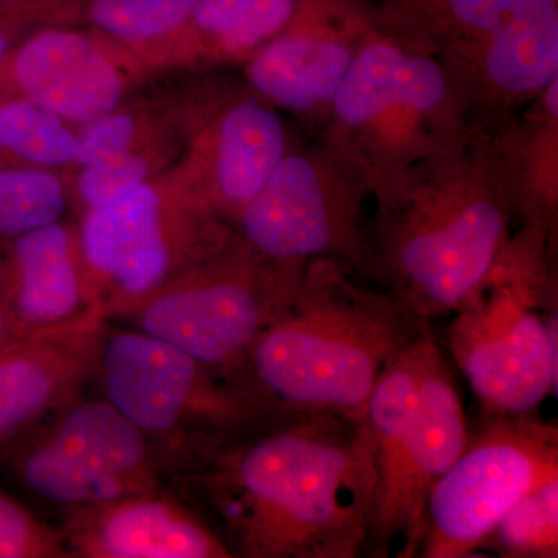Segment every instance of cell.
<instances>
[{
  "label": "cell",
  "instance_id": "8",
  "mask_svg": "<svg viewBox=\"0 0 558 558\" xmlns=\"http://www.w3.org/2000/svg\"><path fill=\"white\" fill-rule=\"evenodd\" d=\"M76 219L95 310L112 322L234 240L185 156Z\"/></svg>",
  "mask_w": 558,
  "mask_h": 558
},
{
  "label": "cell",
  "instance_id": "19",
  "mask_svg": "<svg viewBox=\"0 0 558 558\" xmlns=\"http://www.w3.org/2000/svg\"><path fill=\"white\" fill-rule=\"evenodd\" d=\"M0 300L27 336L100 317L76 219L39 227L0 247Z\"/></svg>",
  "mask_w": 558,
  "mask_h": 558
},
{
  "label": "cell",
  "instance_id": "4",
  "mask_svg": "<svg viewBox=\"0 0 558 558\" xmlns=\"http://www.w3.org/2000/svg\"><path fill=\"white\" fill-rule=\"evenodd\" d=\"M92 384L153 444L171 487L223 447L301 414L250 381L220 376L156 337L110 322Z\"/></svg>",
  "mask_w": 558,
  "mask_h": 558
},
{
  "label": "cell",
  "instance_id": "16",
  "mask_svg": "<svg viewBox=\"0 0 558 558\" xmlns=\"http://www.w3.org/2000/svg\"><path fill=\"white\" fill-rule=\"evenodd\" d=\"M472 130L495 134L558 78V3L438 58Z\"/></svg>",
  "mask_w": 558,
  "mask_h": 558
},
{
  "label": "cell",
  "instance_id": "10",
  "mask_svg": "<svg viewBox=\"0 0 558 558\" xmlns=\"http://www.w3.org/2000/svg\"><path fill=\"white\" fill-rule=\"evenodd\" d=\"M0 475L62 513L171 486L146 436L108 399L86 392L7 447Z\"/></svg>",
  "mask_w": 558,
  "mask_h": 558
},
{
  "label": "cell",
  "instance_id": "15",
  "mask_svg": "<svg viewBox=\"0 0 558 558\" xmlns=\"http://www.w3.org/2000/svg\"><path fill=\"white\" fill-rule=\"evenodd\" d=\"M143 76L123 47L75 25L38 28L0 60L3 98L38 102L72 126L119 108Z\"/></svg>",
  "mask_w": 558,
  "mask_h": 558
},
{
  "label": "cell",
  "instance_id": "6",
  "mask_svg": "<svg viewBox=\"0 0 558 558\" xmlns=\"http://www.w3.org/2000/svg\"><path fill=\"white\" fill-rule=\"evenodd\" d=\"M363 421L376 468L366 553L385 558L399 546L398 557H418L429 492L470 436L453 373L429 329L384 371Z\"/></svg>",
  "mask_w": 558,
  "mask_h": 558
},
{
  "label": "cell",
  "instance_id": "14",
  "mask_svg": "<svg viewBox=\"0 0 558 558\" xmlns=\"http://www.w3.org/2000/svg\"><path fill=\"white\" fill-rule=\"evenodd\" d=\"M373 16L365 0H299L289 24L242 64L245 84L279 112L325 126Z\"/></svg>",
  "mask_w": 558,
  "mask_h": 558
},
{
  "label": "cell",
  "instance_id": "12",
  "mask_svg": "<svg viewBox=\"0 0 558 558\" xmlns=\"http://www.w3.org/2000/svg\"><path fill=\"white\" fill-rule=\"evenodd\" d=\"M365 197L362 182L322 143L311 149L292 146L231 227L266 258L288 264L339 259L365 277Z\"/></svg>",
  "mask_w": 558,
  "mask_h": 558
},
{
  "label": "cell",
  "instance_id": "24",
  "mask_svg": "<svg viewBox=\"0 0 558 558\" xmlns=\"http://www.w3.org/2000/svg\"><path fill=\"white\" fill-rule=\"evenodd\" d=\"M197 0H83L81 24L132 58L163 43L189 20Z\"/></svg>",
  "mask_w": 558,
  "mask_h": 558
},
{
  "label": "cell",
  "instance_id": "17",
  "mask_svg": "<svg viewBox=\"0 0 558 558\" xmlns=\"http://www.w3.org/2000/svg\"><path fill=\"white\" fill-rule=\"evenodd\" d=\"M70 557L233 558L215 527L171 486L62 513Z\"/></svg>",
  "mask_w": 558,
  "mask_h": 558
},
{
  "label": "cell",
  "instance_id": "20",
  "mask_svg": "<svg viewBox=\"0 0 558 558\" xmlns=\"http://www.w3.org/2000/svg\"><path fill=\"white\" fill-rule=\"evenodd\" d=\"M299 0H197L174 35L134 58L145 75L154 70L244 64L278 35Z\"/></svg>",
  "mask_w": 558,
  "mask_h": 558
},
{
  "label": "cell",
  "instance_id": "3",
  "mask_svg": "<svg viewBox=\"0 0 558 558\" xmlns=\"http://www.w3.org/2000/svg\"><path fill=\"white\" fill-rule=\"evenodd\" d=\"M428 329L348 264L312 259L288 310L253 344L247 379L292 413L362 418L384 371Z\"/></svg>",
  "mask_w": 558,
  "mask_h": 558
},
{
  "label": "cell",
  "instance_id": "26",
  "mask_svg": "<svg viewBox=\"0 0 558 558\" xmlns=\"http://www.w3.org/2000/svg\"><path fill=\"white\" fill-rule=\"evenodd\" d=\"M481 550L505 558H557L558 478L515 502L488 534Z\"/></svg>",
  "mask_w": 558,
  "mask_h": 558
},
{
  "label": "cell",
  "instance_id": "11",
  "mask_svg": "<svg viewBox=\"0 0 558 558\" xmlns=\"http://www.w3.org/2000/svg\"><path fill=\"white\" fill-rule=\"evenodd\" d=\"M558 478V428L535 414L481 417L429 492L418 557L465 558L524 495Z\"/></svg>",
  "mask_w": 558,
  "mask_h": 558
},
{
  "label": "cell",
  "instance_id": "21",
  "mask_svg": "<svg viewBox=\"0 0 558 558\" xmlns=\"http://www.w3.org/2000/svg\"><path fill=\"white\" fill-rule=\"evenodd\" d=\"M558 0H379L381 21L436 58L465 49Z\"/></svg>",
  "mask_w": 558,
  "mask_h": 558
},
{
  "label": "cell",
  "instance_id": "1",
  "mask_svg": "<svg viewBox=\"0 0 558 558\" xmlns=\"http://www.w3.org/2000/svg\"><path fill=\"white\" fill-rule=\"evenodd\" d=\"M172 488L233 557L355 558L368 542L373 442L363 417L301 413L223 447Z\"/></svg>",
  "mask_w": 558,
  "mask_h": 558
},
{
  "label": "cell",
  "instance_id": "30",
  "mask_svg": "<svg viewBox=\"0 0 558 558\" xmlns=\"http://www.w3.org/2000/svg\"><path fill=\"white\" fill-rule=\"evenodd\" d=\"M0 98H3L2 92H0Z\"/></svg>",
  "mask_w": 558,
  "mask_h": 558
},
{
  "label": "cell",
  "instance_id": "23",
  "mask_svg": "<svg viewBox=\"0 0 558 558\" xmlns=\"http://www.w3.org/2000/svg\"><path fill=\"white\" fill-rule=\"evenodd\" d=\"M185 138L154 143L70 171V209L75 218L126 196L185 156Z\"/></svg>",
  "mask_w": 558,
  "mask_h": 558
},
{
  "label": "cell",
  "instance_id": "7",
  "mask_svg": "<svg viewBox=\"0 0 558 558\" xmlns=\"http://www.w3.org/2000/svg\"><path fill=\"white\" fill-rule=\"evenodd\" d=\"M553 242L513 234L486 284L453 312L449 347L481 417L526 416L557 396V288Z\"/></svg>",
  "mask_w": 558,
  "mask_h": 558
},
{
  "label": "cell",
  "instance_id": "22",
  "mask_svg": "<svg viewBox=\"0 0 558 558\" xmlns=\"http://www.w3.org/2000/svg\"><path fill=\"white\" fill-rule=\"evenodd\" d=\"M78 137L72 124L22 97L0 98V167L68 168Z\"/></svg>",
  "mask_w": 558,
  "mask_h": 558
},
{
  "label": "cell",
  "instance_id": "9",
  "mask_svg": "<svg viewBox=\"0 0 558 558\" xmlns=\"http://www.w3.org/2000/svg\"><path fill=\"white\" fill-rule=\"evenodd\" d=\"M304 266L266 258L234 236L110 323L156 337L220 376L250 381V351L288 310Z\"/></svg>",
  "mask_w": 558,
  "mask_h": 558
},
{
  "label": "cell",
  "instance_id": "25",
  "mask_svg": "<svg viewBox=\"0 0 558 558\" xmlns=\"http://www.w3.org/2000/svg\"><path fill=\"white\" fill-rule=\"evenodd\" d=\"M69 180L57 170L0 167V247L68 218Z\"/></svg>",
  "mask_w": 558,
  "mask_h": 558
},
{
  "label": "cell",
  "instance_id": "28",
  "mask_svg": "<svg viewBox=\"0 0 558 558\" xmlns=\"http://www.w3.org/2000/svg\"><path fill=\"white\" fill-rule=\"evenodd\" d=\"M27 333L22 332L17 323L11 317L10 311L0 300V354L16 344L17 341L24 340Z\"/></svg>",
  "mask_w": 558,
  "mask_h": 558
},
{
  "label": "cell",
  "instance_id": "18",
  "mask_svg": "<svg viewBox=\"0 0 558 558\" xmlns=\"http://www.w3.org/2000/svg\"><path fill=\"white\" fill-rule=\"evenodd\" d=\"M105 323L80 319L0 354V453L89 387Z\"/></svg>",
  "mask_w": 558,
  "mask_h": 558
},
{
  "label": "cell",
  "instance_id": "2",
  "mask_svg": "<svg viewBox=\"0 0 558 558\" xmlns=\"http://www.w3.org/2000/svg\"><path fill=\"white\" fill-rule=\"evenodd\" d=\"M373 197L365 278L425 322L453 314L486 284L519 219L494 138L475 130Z\"/></svg>",
  "mask_w": 558,
  "mask_h": 558
},
{
  "label": "cell",
  "instance_id": "5",
  "mask_svg": "<svg viewBox=\"0 0 558 558\" xmlns=\"http://www.w3.org/2000/svg\"><path fill=\"white\" fill-rule=\"evenodd\" d=\"M323 130L322 145L373 196L472 128L438 58L389 28L374 5L369 31Z\"/></svg>",
  "mask_w": 558,
  "mask_h": 558
},
{
  "label": "cell",
  "instance_id": "29",
  "mask_svg": "<svg viewBox=\"0 0 558 558\" xmlns=\"http://www.w3.org/2000/svg\"><path fill=\"white\" fill-rule=\"evenodd\" d=\"M22 36L20 32L0 31V60L16 46Z\"/></svg>",
  "mask_w": 558,
  "mask_h": 558
},
{
  "label": "cell",
  "instance_id": "13",
  "mask_svg": "<svg viewBox=\"0 0 558 558\" xmlns=\"http://www.w3.org/2000/svg\"><path fill=\"white\" fill-rule=\"evenodd\" d=\"M174 105L185 159L213 207L233 226L292 149L284 120L247 84L194 90Z\"/></svg>",
  "mask_w": 558,
  "mask_h": 558
},
{
  "label": "cell",
  "instance_id": "27",
  "mask_svg": "<svg viewBox=\"0 0 558 558\" xmlns=\"http://www.w3.org/2000/svg\"><path fill=\"white\" fill-rule=\"evenodd\" d=\"M0 558H72L61 527L39 519L2 486Z\"/></svg>",
  "mask_w": 558,
  "mask_h": 558
}]
</instances>
